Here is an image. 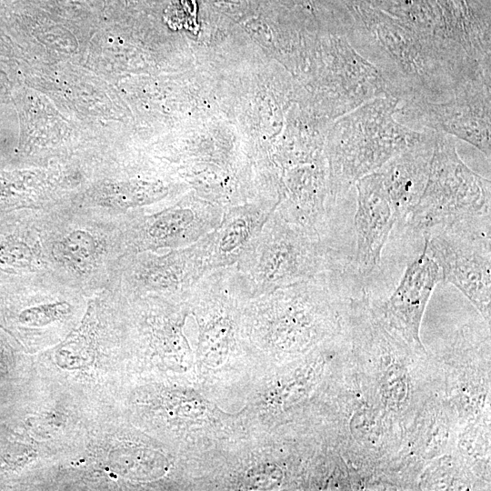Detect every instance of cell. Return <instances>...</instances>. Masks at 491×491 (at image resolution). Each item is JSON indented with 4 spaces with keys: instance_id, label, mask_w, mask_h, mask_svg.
I'll list each match as a JSON object with an SVG mask.
<instances>
[{
    "instance_id": "obj_4",
    "label": "cell",
    "mask_w": 491,
    "mask_h": 491,
    "mask_svg": "<svg viewBox=\"0 0 491 491\" xmlns=\"http://www.w3.org/2000/svg\"><path fill=\"white\" fill-rule=\"evenodd\" d=\"M335 282L320 275L248 301L246 337L266 366L299 357L339 328Z\"/></svg>"
},
{
    "instance_id": "obj_6",
    "label": "cell",
    "mask_w": 491,
    "mask_h": 491,
    "mask_svg": "<svg viewBox=\"0 0 491 491\" xmlns=\"http://www.w3.org/2000/svg\"><path fill=\"white\" fill-rule=\"evenodd\" d=\"M235 266L253 299L320 275L345 273L347 260L333 243L275 209Z\"/></svg>"
},
{
    "instance_id": "obj_12",
    "label": "cell",
    "mask_w": 491,
    "mask_h": 491,
    "mask_svg": "<svg viewBox=\"0 0 491 491\" xmlns=\"http://www.w3.org/2000/svg\"><path fill=\"white\" fill-rule=\"evenodd\" d=\"M355 186L357 192L354 216L356 252L351 266L356 276L366 278L380 269L383 249L396 218L376 171L357 180Z\"/></svg>"
},
{
    "instance_id": "obj_15",
    "label": "cell",
    "mask_w": 491,
    "mask_h": 491,
    "mask_svg": "<svg viewBox=\"0 0 491 491\" xmlns=\"http://www.w3.org/2000/svg\"><path fill=\"white\" fill-rule=\"evenodd\" d=\"M277 204L276 199L256 195L225 209L219 225L197 241L205 272L235 265Z\"/></svg>"
},
{
    "instance_id": "obj_7",
    "label": "cell",
    "mask_w": 491,
    "mask_h": 491,
    "mask_svg": "<svg viewBox=\"0 0 491 491\" xmlns=\"http://www.w3.org/2000/svg\"><path fill=\"white\" fill-rule=\"evenodd\" d=\"M486 214H491L490 179L464 163L452 136L435 132L427 181L403 227L422 235L434 228Z\"/></svg>"
},
{
    "instance_id": "obj_2",
    "label": "cell",
    "mask_w": 491,
    "mask_h": 491,
    "mask_svg": "<svg viewBox=\"0 0 491 491\" xmlns=\"http://www.w3.org/2000/svg\"><path fill=\"white\" fill-rule=\"evenodd\" d=\"M347 35L351 45L381 73L387 95L399 101H442L468 82L491 76L455 42L417 33L368 12Z\"/></svg>"
},
{
    "instance_id": "obj_14",
    "label": "cell",
    "mask_w": 491,
    "mask_h": 491,
    "mask_svg": "<svg viewBox=\"0 0 491 491\" xmlns=\"http://www.w3.org/2000/svg\"><path fill=\"white\" fill-rule=\"evenodd\" d=\"M276 210L286 220L323 237L328 229L331 205L326 156L287 167L279 179Z\"/></svg>"
},
{
    "instance_id": "obj_5",
    "label": "cell",
    "mask_w": 491,
    "mask_h": 491,
    "mask_svg": "<svg viewBox=\"0 0 491 491\" xmlns=\"http://www.w3.org/2000/svg\"><path fill=\"white\" fill-rule=\"evenodd\" d=\"M398 103L390 95L377 96L334 122L325 144L332 211L357 180L426 136V129L396 120Z\"/></svg>"
},
{
    "instance_id": "obj_11",
    "label": "cell",
    "mask_w": 491,
    "mask_h": 491,
    "mask_svg": "<svg viewBox=\"0 0 491 491\" xmlns=\"http://www.w3.org/2000/svg\"><path fill=\"white\" fill-rule=\"evenodd\" d=\"M442 281L439 266L423 248L406 268L391 296L376 308L377 323L408 343L423 348L421 321L436 286Z\"/></svg>"
},
{
    "instance_id": "obj_3",
    "label": "cell",
    "mask_w": 491,
    "mask_h": 491,
    "mask_svg": "<svg viewBox=\"0 0 491 491\" xmlns=\"http://www.w3.org/2000/svg\"><path fill=\"white\" fill-rule=\"evenodd\" d=\"M316 445L296 425L247 431L181 456L185 490H286L307 481Z\"/></svg>"
},
{
    "instance_id": "obj_8",
    "label": "cell",
    "mask_w": 491,
    "mask_h": 491,
    "mask_svg": "<svg viewBox=\"0 0 491 491\" xmlns=\"http://www.w3.org/2000/svg\"><path fill=\"white\" fill-rule=\"evenodd\" d=\"M325 355L318 348L271 365L251 384L237 410L245 432L270 430L304 422L321 400Z\"/></svg>"
},
{
    "instance_id": "obj_13",
    "label": "cell",
    "mask_w": 491,
    "mask_h": 491,
    "mask_svg": "<svg viewBox=\"0 0 491 491\" xmlns=\"http://www.w3.org/2000/svg\"><path fill=\"white\" fill-rule=\"evenodd\" d=\"M223 213V208L189 190L171 207L141 219L135 243L140 247L189 246L215 229Z\"/></svg>"
},
{
    "instance_id": "obj_9",
    "label": "cell",
    "mask_w": 491,
    "mask_h": 491,
    "mask_svg": "<svg viewBox=\"0 0 491 491\" xmlns=\"http://www.w3.org/2000/svg\"><path fill=\"white\" fill-rule=\"evenodd\" d=\"M491 214L462 219L424 235V249L442 281L459 289L490 323Z\"/></svg>"
},
{
    "instance_id": "obj_1",
    "label": "cell",
    "mask_w": 491,
    "mask_h": 491,
    "mask_svg": "<svg viewBox=\"0 0 491 491\" xmlns=\"http://www.w3.org/2000/svg\"><path fill=\"white\" fill-rule=\"evenodd\" d=\"M250 300L235 265L205 273L187 300L197 326L195 383L231 412L242 407L251 384L266 368L243 330L244 308Z\"/></svg>"
},
{
    "instance_id": "obj_10",
    "label": "cell",
    "mask_w": 491,
    "mask_h": 491,
    "mask_svg": "<svg viewBox=\"0 0 491 491\" xmlns=\"http://www.w3.org/2000/svg\"><path fill=\"white\" fill-rule=\"evenodd\" d=\"M490 78L474 79L442 101H399L396 118L416 130L429 129L459 138L478 149L490 163Z\"/></svg>"
},
{
    "instance_id": "obj_17",
    "label": "cell",
    "mask_w": 491,
    "mask_h": 491,
    "mask_svg": "<svg viewBox=\"0 0 491 491\" xmlns=\"http://www.w3.org/2000/svg\"><path fill=\"white\" fill-rule=\"evenodd\" d=\"M95 246L91 234L84 230H75L60 241L58 251L65 259L74 264H83L93 258L96 250Z\"/></svg>"
},
{
    "instance_id": "obj_16",
    "label": "cell",
    "mask_w": 491,
    "mask_h": 491,
    "mask_svg": "<svg viewBox=\"0 0 491 491\" xmlns=\"http://www.w3.org/2000/svg\"><path fill=\"white\" fill-rule=\"evenodd\" d=\"M435 131L395 155L376 172L391 201L396 224L404 226L426 186L434 148Z\"/></svg>"
}]
</instances>
